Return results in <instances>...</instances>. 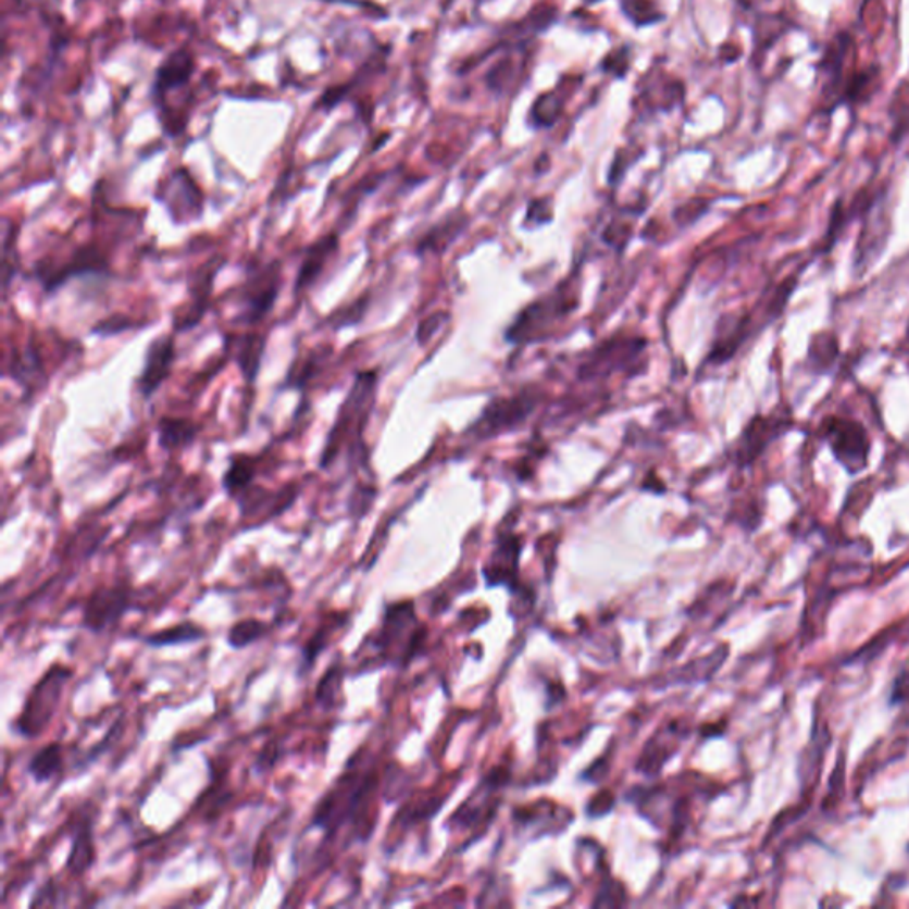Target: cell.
Listing matches in <instances>:
<instances>
[{"mask_svg": "<svg viewBox=\"0 0 909 909\" xmlns=\"http://www.w3.org/2000/svg\"><path fill=\"white\" fill-rule=\"evenodd\" d=\"M297 496H299V489L296 485H291L290 489L269 490L262 485L252 484L246 493L235 499V503L240 508V518L244 521H251L263 515V524H265L291 508V505L296 503Z\"/></svg>", "mask_w": 909, "mask_h": 909, "instance_id": "9a60e30c", "label": "cell"}, {"mask_svg": "<svg viewBox=\"0 0 909 909\" xmlns=\"http://www.w3.org/2000/svg\"><path fill=\"white\" fill-rule=\"evenodd\" d=\"M622 11L630 16L636 25L656 24L663 15L656 11L647 0H622Z\"/></svg>", "mask_w": 909, "mask_h": 909, "instance_id": "d590c367", "label": "cell"}, {"mask_svg": "<svg viewBox=\"0 0 909 909\" xmlns=\"http://www.w3.org/2000/svg\"><path fill=\"white\" fill-rule=\"evenodd\" d=\"M645 345L647 344L642 338L617 336V338L608 339L588 356L585 363L581 364L577 375L581 381H590V378L608 377L611 373L624 372L638 361L639 356L644 353Z\"/></svg>", "mask_w": 909, "mask_h": 909, "instance_id": "5bb4252c", "label": "cell"}, {"mask_svg": "<svg viewBox=\"0 0 909 909\" xmlns=\"http://www.w3.org/2000/svg\"><path fill=\"white\" fill-rule=\"evenodd\" d=\"M819 434L838 464L851 476L869 468L871 439L860 421L827 416L822 420Z\"/></svg>", "mask_w": 909, "mask_h": 909, "instance_id": "52a82bcc", "label": "cell"}, {"mask_svg": "<svg viewBox=\"0 0 909 909\" xmlns=\"http://www.w3.org/2000/svg\"><path fill=\"white\" fill-rule=\"evenodd\" d=\"M207 638V630L203 625L196 624L192 620H182L178 624L170 625L164 630L153 633L140 634L142 644L153 648L179 647V645H192L203 642Z\"/></svg>", "mask_w": 909, "mask_h": 909, "instance_id": "cb8c5ba5", "label": "cell"}, {"mask_svg": "<svg viewBox=\"0 0 909 909\" xmlns=\"http://www.w3.org/2000/svg\"><path fill=\"white\" fill-rule=\"evenodd\" d=\"M111 277V263L105 252L95 242L83 244L73 249L72 257L61 265L41 260L30 272V277L38 281L47 296L63 288L70 279L75 277Z\"/></svg>", "mask_w": 909, "mask_h": 909, "instance_id": "8992f818", "label": "cell"}, {"mask_svg": "<svg viewBox=\"0 0 909 909\" xmlns=\"http://www.w3.org/2000/svg\"><path fill=\"white\" fill-rule=\"evenodd\" d=\"M368 310V296L359 297L352 304L344 306L339 310L334 311L333 315L324 320V325L331 327L333 331L344 329L349 325H356L364 319V313Z\"/></svg>", "mask_w": 909, "mask_h": 909, "instance_id": "836d02e7", "label": "cell"}, {"mask_svg": "<svg viewBox=\"0 0 909 909\" xmlns=\"http://www.w3.org/2000/svg\"><path fill=\"white\" fill-rule=\"evenodd\" d=\"M414 624V610L411 602L387 606L383 625L378 633L370 639V647L383 658L384 663H406L414 652L416 634L411 633Z\"/></svg>", "mask_w": 909, "mask_h": 909, "instance_id": "8fae6325", "label": "cell"}, {"mask_svg": "<svg viewBox=\"0 0 909 909\" xmlns=\"http://www.w3.org/2000/svg\"><path fill=\"white\" fill-rule=\"evenodd\" d=\"M538 402H540V397L535 391H521L512 397L496 398L487 403L468 434L476 440L503 436L523 426L527 418L532 416Z\"/></svg>", "mask_w": 909, "mask_h": 909, "instance_id": "ba28073f", "label": "cell"}, {"mask_svg": "<svg viewBox=\"0 0 909 909\" xmlns=\"http://www.w3.org/2000/svg\"><path fill=\"white\" fill-rule=\"evenodd\" d=\"M64 765H66V751H64L63 743L52 740L49 745L41 746L29 762L25 765V771L30 779L35 780L36 784H49L52 780L58 779L59 774L63 773Z\"/></svg>", "mask_w": 909, "mask_h": 909, "instance_id": "603a6c76", "label": "cell"}, {"mask_svg": "<svg viewBox=\"0 0 909 909\" xmlns=\"http://www.w3.org/2000/svg\"><path fill=\"white\" fill-rule=\"evenodd\" d=\"M142 327L140 322H136V320L128 319L125 315H114L109 316V319H103L98 322L95 327H92L91 333L97 334V336H117V334L126 333V331H134L139 329Z\"/></svg>", "mask_w": 909, "mask_h": 909, "instance_id": "8d00e7d4", "label": "cell"}, {"mask_svg": "<svg viewBox=\"0 0 909 909\" xmlns=\"http://www.w3.org/2000/svg\"><path fill=\"white\" fill-rule=\"evenodd\" d=\"M283 746L277 740H269L262 750L258 751L257 762H254V773L263 774L266 771L274 770V765L283 759Z\"/></svg>", "mask_w": 909, "mask_h": 909, "instance_id": "f35d334b", "label": "cell"}, {"mask_svg": "<svg viewBox=\"0 0 909 909\" xmlns=\"http://www.w3.org/2000/svg\"><path fill=\"white\" fill-rule=\"evenodd\" d=\"M257 457L246 453L233 454L223 474V489L227 498L235 501L252 484H257Z\"/></svg>", "mask_w": 909, "mask_h": 909, "instance_id": "484cf974", "label": "cell"}, {"mask_svg": "<svg viewBox=\"0 0 909 909\" xmlns=\"http://www.w3.org/2000/svg\"><path fill=\"white\" fill-rule=\"evenodd\" d=\"M199 436V425L187 418H160L157 440L164 451L187 450Z\"/></svg>", "mask_w": 909, "mask_h": 909, "instance_id": "d4e9b609", "label": "cell"}, {"mask_svg": "<svg viewBox=\"0 0 909 909\" xmlns=\"http://www.w3.org/2000/svg\"><path fill=\"white\" fill-rule=\"evenodd\" d=\"M576 290H569L565 285L543 299L535 300L519 313L518 319L507 331L508 341L530 344L546 336L547 329L571 315L576 310Z\"/></svg>", "mask_w": 909, "mask_h": 909, "instance_id": "5b68a950", "label": "cell"}, {"mask_svg": "<svg viewBox=\"0 0 909 909\" xmlns=\"http://www.w3.org/2000/svg\"><path fill=\"white\" fill-rule=\"evenodd\" d=\"M373 785L375 776L370 771H359L347 765V770L334 780L333 785L316 801L310 830H319L324 833L325 840H333L341 827L358 821Z\"/></svg>", "mask_w": 909, "mask_h": 909, "instance_id": "7a4b0ae2", "label": "cell"}, {"mask_svg": "<svg viewBox=\"0 0 909 909\" xmlns=\"http://www.w3.org/2000/svg\"><path fill=\"white\" fill-rule=\"evenodd\" d=\"M794 426L793 416L788 411H776L773 414H757L740 432L732 448V459L739 468H750L755 460L764 454L774 440L785 436Z\"/></svg>", "mask_w": 909, "mask_h": 909, "instance_id": "7c38bea8", "label": "cell"}, {"mask_svg": "<svg viewBox=\"0 0 909 909\" xmlns=\"http://www.w3.org/2000/svg\"><path fill=\"white\" fill-rule=\"evenodd\" d=\"M61 894V886L58 881L50 877L45 885L39 886L38 891L33 895L29 906L30 908H47V906H64L66 902L59 899Z\"/></svg>", "mask_w": 909, "mask_h": 909, "instance_id": "74e56055", "label": "cell"}, {"mask_svg": "<svg viewBox=\"0 0 909 909\" xmlns=\"http://www.w3.org/2000/svg\"><path fill=\"white\" fill-rule=\"evenodd\" d=\"M465 223H468L465 219L454 217L450 219L448 223L439 224V226L434 227L432 232L426 233L425 238L421 240L418 249H420L421 252L445 251V247L450 246L454 238L459 237L460 232L464 229Z\"/></svg>", "mask_w": 909, "mask_h": 909, "instance_id": "d6a6232c", "label": "cell"}, {"mask_svg": "<svg viewBox=\"0 0 909 909\" xmlns=\"http://www.w3.org/2000/svg\"><path fill=\"white\" fill-rule=\"evenodd\" d=\"M134 599H136L134 590L126 583L98 585L86 597L80 625L92 634H103L114 630L122 624V620L132 610H139Z\"/></svg>", "mask_w": 909, "mask_h": 909, "instance_id": "9c48e42d", "label": "cell"}, {"mask_svg": "<svg viewBox=\"0 0 909 909\" xmlns=\"http://www.w3.org/2000/svg\"><path fill=\"white\" fill-rule=\"evenodd\" d=\"M97 844H95V819L86 818L73 827L72 849L66 858V871L73 877H83L97 863Z\"/></svg>", "mask_w": 909, "mask_h": 909, "instance_id": "ffe728a7", "label": "cell"}, {"mask_svg": "<svg viewBox=\"0 0 909 909\" xmlns=\"http://www.w3.org/2000/svg\"><path fill=\"white\" fill-rule=\"evenodd\" d=\"M345 677H347V668L339 661H333L329 668L322 673L313 693V700L320 711L331 712L334 707L338 706L339 693L344 689Z\"/></svg>", "mask_w": 909, "mask_h": 909, "instance_id": "4dcf8cb0", "label": "cell"}, {"mask_svg": "<svg viewBox=\"0 0 909 909\" xmlns=\"http://www.w3.org/2000/svg\"><path fill=\"white\" fill-rule=\"evenodd\" d=\"M378 375L373 370L359 372L353 378L344 403L339 406L333 426L327 432L320 453V470H329L338 462L339 454H347V464L366 465L368 448L364 431L377 400Z\"/></svg>", "mask_w": 909, "mask_h": 909, "instance_id": "6da1fadb", "label": "cell"}, {"mask_svg": "<svg viewBox=\"0 0 909 909\" xmlns=\"http://www.w3.org/2000/svg\"><path fill=\"white\" fill-rule=\"evenodd\" d=\"M20 226L10 219H5L2 227V290L8 297L11 290V283L20 274L22 258L18 249Z\"/></svg>", "mask_w": 909, "mask_h": 909, "instance_id": "f546056e", "label": "cell"}, {"mask_svg": "<svg viewBox=\"0 0 909 909\" xmlns=\"http://www.w3.org/2000/svg\"><path fill=\"white\" fill-rule=\"evenodd\" d=\"M72 677L73 668L69 664H50L27 693L18 717L11 721V732L22 739L35 740L49 731Z\"/></svg>", "mask_w": 909, "mask_h": 909, "instance_id": "3957f363", "label": "cell"}, {"mask_svg": "<svg viewBox=\"0 0 909 909\" xmlns=\"http://www.w3.org/2000/svg\"><path fill=\"white\" fill-rule=\"evenodd\" d=\"M560 116V98L552 92L543 95L532 107L533 126H551Z\"/></svg>", "mask_w": 909, "mask_h": 909, "instance_id": "e575fe53", "label": "cell"}, {"mask_svg": "<svg viewBox=\"0 0 909 909\" xmlns=\"http://www.w3.org/2000/svg\"><path fill=\"white\" fill-rule=\"evenodd\" d=\"M754 322L751 313L735 315L731 320L723 319L707 363L723 364L731 361L737 350L746 344V339L754 334Z\"/></svg>", "mask_w": 909, "mask_h": 909, "instance_id": "d6986e66", "label": "cell"}, {"mask_svg": "<svg viewBox=\"0 0 909 909\" xmlns=\"http://www.w3.org/2000/svg\"><path fill=\"white\" fill-rule=\"evenodd\" d=\"M338 251V233H329V235L316 238L315 242H311L310 246H306L300 257L296 283H294V296L300 299L311 286H315L316 281L324 276L325 269Z\"/></svg>", "mask_w": 909, "mask_h": 909, "instance_id": "e0dca14e", "label": "cell"}, {"mask_svg": "<svg viewBox=\"0 0 909 909\" xmlns=\"http://www.w3.org/2000/svg\"><path fill=\"white\" fill-rule=\"evenodd\" d=\"M272 624L260 619H242L227 630L226 644L232 650H244L271 634Z\"/></svg>", "mask_w": 909, "mask_h": 909, "instance_id": "1f68e13d", "label": "cell"}, {"mask_svg": "<svg viewBox=\"0 0 909 909\" xmlns=\"http://www.w3.org/2000/svg\"><path fill=\"white\" fill-rule=\"evenodd\" d=\"M194 73V59L187 50H178L165 59L162 66L157 70L153 91L157 97L164 98L165 92L173 89L184 88L190 83Z\"/></svg>", "mask_w": 909, "mask_h": 909, "instance_id": "7402d4cb", "label": "cell"}, {"mask_svg": "<svg viewBox=\"0 0 909 909\" xmlns=\"http://www.w3.org/2000/svg\"><path fill=\"white\" fill-rule=\"evenodd\" d=\"M266 339L269 336L263 333H229L224 336V350H226L227 359L237 363L244 381L249 386L257 383L258 375L262 372Z\"/></svg>", "mask_w": 909, "mask_h": 909, "instance_id": "ac0fdd59", "label": "cell"}, {"mask_svg": "<svg viewBox=\"0 0 909 909\" xmlns=\"http://www.w3.org/2000/svg\"><path fill=\"white\" fill-rule=\"evenodd\" d=\"M283 288V263L272 262L247 263L246 276L233 290V302L237 308V315L233 316L235 324L260 325L265 322L276 308Z\"/></svg>", "mask_w": 909, "mask_h": 909, "instance_id": "277c9868", "label": "cell"}, {"mask_svg": "<svg viewBox=\"0 0 909 909\" xmlns=\"http://www.w3.org/2000/svg\"><path fill=\"white\" fill-rule=\"evenodd\" d=\"M840 356V344L837 334L822 331L813 334L808 344L807 366L815 375L832 372Z\"/></svg>", "mask_w": 909, "mask_h": 909, "instance_id": "4316f807", "label": "cell"}, {"mask_svg": "<svg viewBox=\"0 0 909 909\" xmlns=\"http://www.w3.org/2000/svg\"><path fill=\"white\" fill-rule=\"evenodd\" d=\"M170 184L178 190V196L160 192L155 194V198L165 204L173 223H196L203 215V194L198 189V185L194 184L189 173L184 170L176 171L175 175L171 176Z\"/></svg>", "mask_w": 909, "mask_h": 909, "instance_id": "2e32d148", "label": "cell"}, {"mask_svg": "<svg viewBox=\"0 0 909 909\" xmlns=\"http://www.w3.org/2000/svg\"><path fill=\"white\" fill-rule=\"evenodd\" d=\"M602 69L608 73H614L617 77H624L627 69H630V53H627V49H622L620 52L617 50V52L610 53L602 61Z\"/></svg>", "mask_w": 909, "mask_h": 909, "instance_id": "60d3db41", "label": "cell"}, {"mask_svg": "<svg viewBox=\"0 0 909 909\" xmlns=\"http://www.w3.org/2000/svg\"><path fill=\"white\" fill-rule=\"evenodd\" d=\"M909 703V668L894 678L891 692V706H906Z\"/></svg>", "mask_w": 909, "mask_h": 909, "instance_id": "ab89813d", "label": "cell"}, {"mask_svg": "<svg viewBox=\"0 0 909 909\" xmlns=\"http://www.w3.org/2000/svg\"><path fill=\"white\" fill-rule=\"evenodd\" d=\"M333 356L331 347H320L313 350L308 358L302 361H294L286 373L285 383L279 389H297V391H304L311 378H315L322 368L327 363V359Z\"/></svg>", "mask_w": 909, "mask_h": 909, "instance_id": "f1b7e54d", "label": "cell"}, {"mask_svg": "<svg viewBox=\"0 0 909 909\" xmlns=\"http://www.w3.org/2000/svg\"><path fill=\"white\" fill-rule=\"evenodd\" d=\"M176 358V333L162 334L151 339L145 350L142 368L136 381L137 393L140 398L150 402L171 378L175 370Z\"/></svg>", "mask_w": 909, "mask_h": 909, "instance_id": "4fadbf2b", "label": "cell"}, {"mask_svg": "<svg viewBox=\"0 0 909 909\" xmlns=\"http://www.w3.org/2000/svg\"><path fill=\"white\" fill-rule=\"evenodd\" d=\"M11 378L24 387L25 393H36L35 389L43 386V366L36 347L29 345L22 352L13 350V361L10 363Z\"/></svg>", "mask_w": 909, "mask_h": 909, "instance_id": "83f0119b", "label": "cell"}, {"mask_svg": "<svg viewBox=\"0 0 909 909\" xmlns=\"http://www.w3.org/2000/svg\"><path fill=\"white\" fill-rule=\"evenodd\" d=\"M350 614H331L327 622L320 624L313 634H311L308 642L300 647L299 667H297V677L306 678L310 675L311 670L319 663L320 656L325 652V648L329 647L331 639L334 633L349 624Z\"/></svg>", "mask_w": 909, "mask_h": 909, "instance_id": "44dd1931", "label": "cell"}, {"mask_svg": "<svg viewBox=\"0 0 909 909\" xmlns=\"http://www.w3.org/2000/svg\"><path fill=\"white\" fill-rule=\"evenodd\" d=\"M227 265L224 254H213L210 260L190 272L187 277L189 302L173 315V333H187L203 322L204 315L212 308V291L219 274Z\"/></svg>", "mask_w": 909, "mask_h": 909, "instance_id": "30bf717a", "label": "cell"}]
</instances>
